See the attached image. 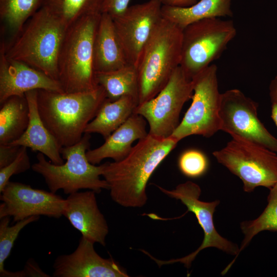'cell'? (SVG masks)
I'll return each instance as SVG.
<instances>
[{"instance_id":"cell-21","label":"cell","mask_w":277,"mask_h":277,"mask_svg":"<svg viewBox=\"0 0 277 277\" xmlns=\"http://www.w3.org/2000/svg\"><path fill=\"white\" fill-rule=\"evenodd\" d=\"M138 105L137 100L129 96L113 101L106 98L85 133H98L106 140L134 113Z\"/></svg>"},{"instance_id":"cell-8","label":"cell","mask_w":277,"mask_h":277,"mask_svg":"<svg viewBox=\"0 0 277 277\" xmlns=\"http://www.w3.org/2000/svg\"><path fill=\"white\" fill-rule=\"evenodd\" d=\"M212 154L220 164L240 178L246 192L260 186L270 189L277 183L276 153L263 146L232 138Z\"/></svg>"},{"instance_id":"cell-15","label":"cell","mask_w":277,"mask_h":277,"mask_svg":"<svg viewBox=\"0 0 277 277\" xmlns=\"http://www.w3.org/2000/svg\"><path fill=\"white\" fill-rule=\"evenodd\" d=\"M94 243L82 236L71 253L58 255L53 265L54 277H128L126 271L112 258L101 257Z\"/></svg>"},{"instance_id":"cell-28","label":"cell","mask_w":277,"mask_h":277,"mask_svg":"<svg viewBox=\"0 0 277 277\" xmlns=\"http://www.w3.org/2000/svg\"><path fill=\"white\" fill-rule=\"evenodd\" d=\"M10 216L1 219L0 222V276L3 277L7 271L4 263L10 254L14 242L21 231L27 225L36 222L39 216H32L17 221L15 224L9 226Z\"/></svg>"},{"instance_id":"cell-20","label":"cell","mask_w":277,"mask_h":277,"mask_svg":"<svg viewBox=\"0 0 277 277\" xmlns=\"http://www.w3.org/2000/svg\"><path fill=\"white\" fill-rule=\"evenodd\" d=\"M129 63L121 44L112 17L102 13L94 41L95 72H107Z\"/></svg>"},{"instance_id":"cell-6","label":"cell","mask_w":277,"mask_h":277,"mask_svg":"<svg viewBox=\"0 0 277 277\" xmlns=\"http://www.w3.org/2000/svg\"><path fill=\"white\" fill-rule=\"evenodd\" d=\"M90 134L84 133L77 143L62 148L61 154L66 160L62 164H53L47 161L42 153L37 154V162L31 168L43 177L50 191L56 193L62 190L65 194H70L81 189H89L96 193L109 189L107 182L100 179L104 164L96 166L87 159Z\"/></svg>"},{"instance_id":"cell-9","label":"cell","mask_w":277,"mask_h":277,"mask_svg":"<svg viewBox=\"0 0 277 277\" xmlns=\"http://www.w3.org/2000/svg\"><path fill=\"white\" fill-rule=\"evenodd\" d=\"M192 81V103L170 136L179 142L192 135L210 137L221 130V93L219 89L217 66L211 64Z\"/></svg>"},{"instance_id":"cell-35","label":"cell","mask_w":277,"mask_h":277,"mask_svg":"<svg viewBox=\"0 0 277 277\" xmlns=\"http://www.w3.org/2000/svg\"><path fill=\"white\" fill-rule=\"evenodd\" d=\"M269 95L271 102L277 103V78L275 77L270 83Z\"/></svg>"},{"instance_id":"cell-34","label":"cell","mask_w":277,"mask_h":277,"mask_svg":"<svg viewBox=\"0 0 277 277\" xmlns=\"http://www.w3.org/2000/svg\"><path fill=\"white\" fill-rule=\"evenodd\" d=\"M162 5L175 7H188L199 0H160Z\"/></svg>"},{"instance_id":"cell-31","label":"cell","mask_w":277,"mask_h":277,"mask_svg":"<svg viewBox=\"0 0 277 277\" xmlns=\"http://www.w3.org/2000/svg\"><path fill=\"white\" fill-rule=\"evenodd\" d=\"M130 0H104L102 13H106L114 18L122 14L129 6Z\"/></svg>"},{"instance_id":"cell-10","label":"cell","mask_w":277,"mask_h":277,"mask_svg":"<svg viewBox=\"0 0 277 277\" xmlns=\"http://www.w3.org/2000/svg\"><path fill=\"white\" fill-rule=\"evenodd\" d=\"M164 193L171 198L180 200L187 208V212H192L197 220L204 232L203 241L200 247L191 253L180 259L162 261L154 258L149 254V257L161 267L163 265L181 263L187 268L191 267L192 261L203 249L214 247L228 254L235 255L234 259L222 271L221 274L225 275L233 264L239 254L240 247L235 244L222 236L215 228L213 214L216 207L220 204L219 200L204 202L200 200L201 189L197 184L187 181L179 184L175 189L167 190L157 186Z\"/></svg>"},{"instance_id":"cell-32","label":"cell","mask_w":277,"mask_h":277,"mask_svg":"<svg viewBox=\"0 0 277 277\" xmlns=\"http://www.w3.org/2000/svg\"><path fill=\"white\" fill-rule=\"evenodd\" d=\"M21 146L8 144H0V168L14 161L17 156Z\"/></svg>"},{"instance_id":"cell-23","label":"cell","mask_w":277,"mask_h":277,"mask_svg":"<svg viewBox=\"0 0 277 277\" xmlns=\"http://www.w3.org/2000/svg\"><path fill=\"white\" fill-rule=\"evenodd\" d=\"M29 121V108L25 95L12 96L1 104L0 144H8L19 138Z\"/></svg>"},{"instance_id":"cell-2","label":"cell","mask_w":277,"mask_h":277,"mask_svg":"<svg viewBox=\"0 0 277 277\" xmlns=\"http://www.w3.org/2000/svg\"><path fill=\"white\" fill-rule=\"evenodd\" d=\"M106 98L99 85L94 90L81 92L38 90L37 103L43 123L63 147L81 140Z\"/></svg>"},{"instance_id":"cell-37","label":"cell","mask_w":277,"mask_h":277,"mask_svg":"<svg viewBox=\"0 0 277 277\" xmlns=\"http://www.w3.org/2000/svg\"><path fill=\"white\" fill-rule=\"evenodd\" d=\"M275 78H277V74H276V76H275Z\"/></svg>"},{"instance_id":"cell-19","label":"cell","mask_w":277,"mask_h":277,"mask_svg":"<svg viewBox=\"0 0 277 277\" xmlns=\"http://www.w3.org/2000/svg\"><path fill=\"white\" fill-rule=\"evenodd\" d=\"M25 96L29 108V121L22 136L10 144L29 148L46 156L53 164H63L62 147L43 123L39 114L37 103V90L26 92Z\"/></svg>"},{"instance_id":"cell-27","label":"cell","mask_w":277,"mask_h":277,"mask_svg":"<svg viewBox=\"0 0 277 277\" xmlns=\"http://www.w3.org/2000/svg\"><path fill=\"white\" fill-rule=\"evenodd\" d=\"M269 190L267 205L260 215L253 220L241 223L240 227L244 236L240 247L239 254L260 232L277 231V183Z\"/></svg>"},{"instance_id":"cell-5","label":"cell","mask_w":277,"mask_h":277,"mask_svg":"<svg viewBox=\"0 0 277 277\" xmlns=\"http://www.w3.org/2000/svg\"><path fill=\"white\" fill-rule=\"evenodd\" d=\"M182 36L183 30L163 17L154 30L136 67L138 105L155 96L180 66Z\"/></svg>"},{"instance_id":"cell-33","label":"cell","mask_w":277,"mask_h":277,"mask_svg":"<svg viewBox=\"0 0 277 277\" xmlns=\"http://www.w3.org/2000/svg\"><path fill=\"white\" fill-rule=\"evenodd\" d=\"M21 272L22 277L50 276L41 269L37 263L32 259H30L27 261L24 268Z\"/></svg>"},{"instance_id":"cell-18","label":"cell","mask_w":277,"mask_h":277,"mask_svg":"<svg viewBox=\"0 0 277 277\" xmlns=\"http://www.w3.org/2000/svg\"><path fill=\"white\" fill-rule=\"evenodd\" d=\"M148 134L146 120L134 113L105 140L103 144L94 149L88 150L87 159L95 165L106 158L120 161L130 153L134 141L144 138Z\"/></svg>"},{"instance_id":"cell-14","label":"cell","mask_w":277,"mask_h":277,"mask_svg":"<svg viewBox=\"0 0 277 277\" xmlns=\"http://www.w3.org/2000/svg\"><path fill=\"white\" fill-rule=\"evenodd\" d=\"M0 193V219L10 216L16 222L32 216L59 219L63 215L66 199L51 191L9 181Z\"/></svg>"},{"instance_id":"cell-36","label":"cell","mask_w":277,"mask_h":277,"mask_svg":"<svg viewBox=\"0 0 277 277\" xmlns=\"http://www.w3.org/2000/svg\"><path fill=\"white\" fill-rule=\"evenodd\" d=\"M271 117L277 129V103L271 102Z\"/></svg>"},{"instance_id":"cell-22","label":"cell","mask_w":277,"mask_h":277,"mask_svg":"<svg viewBox=\"0 0 277 277\" xmlns=\"http://www.w3.org/2000/svg\"><path fill=\"white\" fill-rule=\"evenodd\" d=\"M231 0H199L188 7L162 5L163 17L182 30L188 25L212 17L232 16Z\"/></svg>"},{"instance_id":"cell-24","label":"cell","mask_w":277,"mask_h":277,"mask_svg":"<svg viewBox=\"0 0 277 277\" xmlns=\"http://www.w3.org/2000/svg\"><path fill=\"white\" fill-rule=\"evenodd\" d=\"M95 77L97 84L104 88L109 100L113 101L129 96L138 103V73L135 66L129 64L112 71L97 72Z\"/></svg>"},{"instance_id":"cell-13","label":"cell","mask_w":277,"mask_h":277,"mask_svg":"<svg viewBox=\"0 0 277 277\" xmlns=\"http://www.w3.org/2000/svg\"><path fill=\"white\" fill-rule=\"evenodd\" d=\"M160 0L129 6L113 18L116 31L128 63L137 67L144 48L163 18Z\"/></svg>"},{"instance_id":"cell-26","label":"cell","mask_w":277,"mask_h":277,"mask_svg":"<svg viewBox=\"0 0 277 277\" xmlns=\"http://www.w3.org/2000/svg\"><path fill=\"white\" fill-rule=\"evenodd\" d=\"M43 0H0V17L14 38L27 21L42 7Z\"/></svg>"},{"instance_id":"cell-12","label":"cell","mask_w":277,"mask_h":277,"mask_svg":"<svg viewBox=\"0 0 277 277\" xmlns=\"http://www.w3.org/2000/svg\"><path fill=\"white\" fill-rule=\"evenodd\" d=\"M258 104L237 89L221 93L219 115L221 130L233 138L249 141L277 153V138L258 116Z\"/></svg>"},{"instance_id":"cell-11","label":"cell","mask_w":277,"mask_h":277,"mask_svg":"<svg viewBox=\"0 0 277 277\" xmlns=\"http://www.w3.org/2000/svg\"><path fill=\"white\" fill-rule=\"evenodd\" d=\"M193 92L192 80L179 66L159 93L138 105L134 113L146 120L149 125V134L159 138H168L179 126L182 108L191 98Z\"/></svg>"},{"instance_id":"cell-3","label":"cell","mask_w":277,"mask_h":277,"mask_svg":"<svg viewBox=\"0 0 277 277\" xmlns=\"http://www.w3.org/2000/svg\"><path fill=\"white\" fill-rule=\"evenodd\" d=\"M67 28L41 7L8 47L6 56L23 62L58 81V60Z\"/></svg>"},{"instance_id":"cell-30","label":"cell","mask_w":277,"mask_h":277,"mask_svg":"<svg viewBox=\"0 0 277 277\" xmlns=\"http://www.w3.org/2000/svg\"><path fill=\"white\" fill-rule=\"evenodd\" d=\"M27 148L21 146L15 159L8 165L0 168V192L13 175L24 172L31 167Z\"/></svg>"},{"instance_id":"cell-29","label":"cell","mask_w":277,"mask_h":277,"mask_svg":"<svg viewBox=\"0 0 277 277\" xmlns=\"http://www.w3.org/2000/svg\"><path fill=\"white\" fill-rule=\"evenodd\" d=\"M178 166L184 175L196 178L206 173L208 168V161L202 152L190 149L181 154L178 160Z\"/></svg>"},{"instance_id":"cell-25","label":"cell","mask_w":277,"mask_h":277,"mask_svg":"<svg viewBox=\"0 0 277 277\" xmlns=\"http://www.w3.org/2000/svg\"><path fill=\"white\" fill-rule=\"evenodd\" d=\"M104 0H43L48 10L67 28L83 16L102 13Z\"/></svg>"},{"instance_id":"cell-1","label":"cell","mask_w":277,"mask_h":277,"mask_svg":"<svg viewBox=\"0 0 277 277\" xmlns=\"http://www.w3.org/2000/svg\"><path fill=\"white\" fill-rule=\"evenodd\" d=\"M179 142L149 133L133 146L124 159L106 162L102 175L112 200L124 207H142L147 201L146 186L155 169Z\"/></svg>"},{"instance_id":"cell-17","label":"cell","mask_w":277,"mask_h":277,"mask_svg":"<svg viewBox=\"0 0 277 277\" xmlns=\"http://www.w3.org/2000/svg\"><path fill=\"white\" fill-rule=\"evenodd\" d=\"M95 194L90 190L69 194L66 199L63 216L81 232L82 236L105 246L109 228L99 209Z\"/></svg>"},{"instance_id":"cell-4","label":"cell","mask_w":277,"mask_h":277,"mask_svg":"<svg viewBox=\"0 0 277 277\" xmlns=\"http://www.w3.org/2000/svg\"><path fill=\"white\" fill-rule=\"evenodd\" d=\"M101 13L82 17L67 29L58 60V81L65 92L97 88L94 65V41Z\"/></svg>"},{"instance_id":"cell-16","label":"cell","mask_w":277,"mask_h":277,"mask_svg":"<svg viewBox=\"0 0 277 277\" xmlns=\"http://www.w3.org/2000/svg\"><path fill=\"white\" fill-rule=\"evenodd\" d=\"M64 92L57 80L20 61L8 58L3 41L0 48V104L12 96H23L30 91Z\"/></svg>"},{"instance_id":"cell-7","label":"cell","mask_w":277,"mask_h":277,"mask_svg":"<svg viewBox=\"0 0 277 277\" xmlns=\"http://www.w3.org/2000/svg\"><path fill=\"white\" fill-rule=\"evenodd\" d=\"M236 34L233 21L220 17L203 19L184 28L180 66L187 76L192 80L212 64Z\"/></svg>"}]
</instances>
